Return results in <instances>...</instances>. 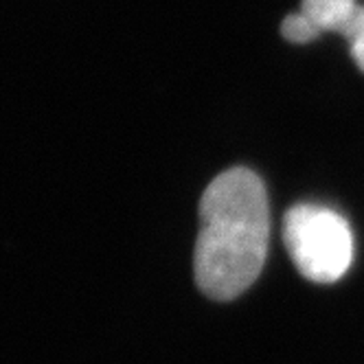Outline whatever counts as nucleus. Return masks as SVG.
<instances>
[{
  "instance_id": "5",
  "label": "nucleus",
  "mask_w": 364,
  "mask_h": 364,
  "mask_svg": "<svg viewBox=\"0 0 364 364\" xmlns=\"http://www.w3.org/2000/svg\"><path fill=\"white\" fill-rule=\"evenodd\" d=\"M281 33L288 42H294V44H305V42H311L321 36L318 27L314 22H311L305 14H290L288 18H283L281 22Z\"/></svg>"
},
{
  "instance_id": "1",
  "label": "nucleus",
  "mask_w": 364,
  "mask_h": 364,
  "mask_svg": "<svg viewBox=\"0 0 364 364\" xmlns=\"http://www.w3.org/2000/svg\"><path fill=\"white\" fill-rule=\"evenodd\" d=\"M270 206L255 171L232 167L211 180L200 200V232L193 252L198 288L215 301L244 294L266 266Z\"/></svg>"
},
{
  "instance_id": "3",
  "label": "nucleus",
  "mask_w": 364,
  "mask_h": 364,
  "mask_svg": "<svg viewBox=\"0 0 364 364\" xmlns=\"http://www.w3.org/2000/svg\"><path fill=\"white\" fill-rule=\"evenodd\" d=\"M355 0H303L301 14H305L316 24L318 31H338L341 33L345 22L355 11Z\"/></svg>"
},
{
  "instance_id": "4",
  "label": "nucleus",
  "mask_w": 364,
  "mask_h": 364,
  "mask_svg": "<svg viewBox=\"0 0 364 364\" xmlns=\"http://www.w3.org/2000/svg\"><path fill=\"white\" fill-rule=\"evenodd\" d=\"M347 42H349V50L351 58L358 64V68L364 73V7L358 5L355 11L351 14V18L345 22V27L341 31Z\"/></svg>"
},
{
  "instance_id": "2",
  "label": "nucleus",
  "mask_w": 364,
  "mask_h": 364,
  "mask_svg": "<svg viewBox=\"0 0 364 364\" xmlns=\"http://www.w3.org/2000/svg\"><path fill=\"white\" fill-rule=\"evenodd\" d=\"M283 244L296 270L314 283H336L353 264L349 222L321 204H296L285 213Z\"/></svg>"
}]
</instances>
